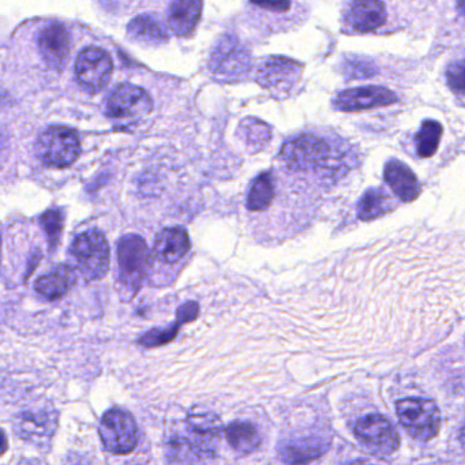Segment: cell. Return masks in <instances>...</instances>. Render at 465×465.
<instances>
[{"label":"cell","mask_w":465,"mask_h":465,"mask_svg":"<svg viewBox=\"0 0 465 465\" xmlns=\"http://www.w3.org/2000/svg\"><path fill=\"white\" fill-rule=\"evenodd\" d=\"M400 423L419 443H428L438 436L443 416L433 400L407 397L396 403Z\"/></svg>","instance_id":"cell-1"},{"label":"cell","mask_w":465,"mask_h":465,"mask_svg":"<svg viewBox=\"0 0 465 465\" xmlns=\"http://www.w3.org/2000/svg\"><path fill=\"white\" fill-rule=\"evenodd\" d=\"M252 69V56L245 44L234 35H224L217 41L209 59V70L214 79L235 82L247 76Z\"/></svg>","instance_id":"cell-2"},{"label":"cell","mask_w":465,"mask_h":465,"mask_svg":"<svg viewBox=\"0 0 465 465\" xmlns=\"http://www.w3.org/2000/svg\"><path fill=\"white\" fill-rule=\"evenodd\" d=\"M71 255L87 280L104 278L110 266V247L100 231L82 232L71 245Z\"/></svg>","instance_id":"cell-3"},{"label":"cell","mask_w":465,"mask_h":465,"mask_svg":"<svg viewBox=\"0 0 465 465\" xmlns=\"http://www.w3.org/2000/svg\"><path fill=\"white\" fill-rule=\"evenodd\" d=\"M81 152L79 136L64 126H51L38 137L37 154L44 164L55 168L70 167Z\"/></svg>","instance_id":"cell-4"},{"label":"cell","mask_w":465,"mask_h":465,"mask_svg":"<svg viewBox=\"0 0 465 465\" xmlns=\"http://www.w3.org/2000/svg\"><path fill=\"white\" fill-rule=\"evenodd\" d=\"M353 431L361 445L374 456L387 457L399 449V433L386 416L379 413L361 416Z\"/></svg>","instance_id":"cell-5"},{"label":"cell","mask_w":465,"mask_h":465,"mask_svg":"<svg viewBox=\"0 0 465 465\" xmlns=\"http://www.w3.org/2000/svg\"><path fill=\"white\" fill-rule=\"evenodd\" d=\"M103 445L111 453L128 454L138 443V428L131 413L113 408L103 416L99 428Z\"/></svg>","instance_id":"cell-6"},{"label":"cell","mask_w":465,"mask_h":465,"mask_svg":"<svg viewBox=\"0 0 465 465\" xmlns=\"http://www.w3.org/2000/svg\"><path fill=\"white\" fill-rule=\"evenodd\" d=\"M329 145L322 138L310 134L296 137L284 145L280 159L294 170H315L330 162Z\"/></svg>","instance_id":"cell-7"},{"label":"cell","mask_w":465,"mask_h":465,"mask_svg":"<svg viewBox=\"0 0 465 465\" xmlns=\"http://www.w3.org/2000/svg\"><path fill=\"white\" fill-rule=\"evenodd\" d=\"M118 263L121 283L136 292L148 272L149 250L146 242L138 235H125L118 243Z\"/></svg>","instance_id":"cell-8"},{"label":"cell","mask_w":465,"mask_h":465,"mask_svg":"<svg viewBox=\"0 0 465 465\" xmlns=\"http://www.w3.org/2000/svg\"><path fill=\"white\" fill-rule=\"evenodd\" d=\"M12 428L23 441L46 446L58 428V412L54 408H27L15 416Z\"/></svg>","instance_id":"cell-9"},{"label":"cell","mask_w":465,"mask_h":465,"mask_svg":"<svg viewBox=\"0 0 465 465\" xmlns=\"http://www.w3.org/2000/svg\"><path fill=\"white\" fill-rule=\"evenodd\" d=\"M154 108L151 95L142 87L121 84L111 93L107 115L116 120L136 121L148 116Z\"/></svg>","instance_id":"cell-10"},{"label":"cell","mask_w":465,"mask_h":465,"mask_svg":"<svg viewBox=\"0 0 465 465\" xmlns=\"http://www.w3.org/2000/svg\"><path fill=\"white\" fill-rule=\"evenodd\" d=\"M112 70L110 54L97 46L82 50L76 62L77 79L90 93H99L107 87Z\"/></svg>","instance_id":"cell-11"},{"label":"cell","mask_w":465,"mask_h":465,"mask_svg":"<svg viewBox=\"0 0 465 465\" xmlns=\"http://www.w3.org/2000/svg\"><path fill=\"white\" fill-rule=\"evenodd\" d=\"M394 103H397V95L392 90L382 87H363L343 90L333 100V104L338 111H347V112L387 107Z\"/></svg>","instance_id":"cell-12"},{"label":"cell","mask_w":465,"mask_h":465,"mask_svg":"<svg viewBox=\"0 0 465 465\" xmlns=\"http://www.w3.org/2000/svg\"><path fill=\"white\" fill-rule=\"evenodd\" d=\"M37 46L41 58L51 69H62L69 59L71 46L69 30L62 23H48L38 33Z\"/></svg>","instance_id":"cell-13"},{"label":"cell","mask_w":465,"mask_h":465,"mask_svg":"<svg viewBox=\"0 0 465 465\" xmlns=\"http://www.w3.org/2000/svg\"><path fill=\"white\" fill-rule=\"evenodd\" d=\"M302 70L298 62L270 56L258 69L257 82L266 89H291L298 82Z\"/></svg>","instance_id":"cell-14"},{"label":"cell","mask_w":465,"mask_h":465,"mask_svg":"<svg viewBox=\"0 0 465 465\" xmlns=\"http://www.w3.org/2000/svg\"><path fill=\"white\" fill-rule=\"evenodd\" d=\"M329 448V441L322 436H302L278 444V454L289 465L307 464L322 456Z\"/></svg>","instance_id":"cell-15"},{"label":"cell","mask_w":465,"mask_h":465,"mask_svg":"<svg viewBox=\"0 0 465 465\" xmlns=\"http://www.w3.org/2000/svg\"><path fill=\"white\" fill-rule=\"evenodd\" d=\"M386 21L385 4L376 0L353 2L348 7L345 22L358 33H370L378 29Z\"/></svg>","instance_id":"cell-16"},{"label":"cell","mask_w":465,"mask_h":465,"mask_svg":"<svg viewBox=\"0 0 465 465\" xmlns=\"http://www.w3.org/2000/svg\"><path fill=\"white\" fill-rule=\"evenodd\" d=\"M384 178L385 182L403 203H411L419 197L422 191L419 180L404 162L390 160L385 165Z\"/></svg>","instance_id":"cell-17"},{"label":"cell","mask_w":465,"mask_h":465,"mask_svg":"<svg viewBox=\"0 0 465 465\" xmlns=\"http://www.w3.org/2000/svg\"><path fill=\"white\" fill-rule=\"evenodd\" d=\"M190 252L187 232L180 227L165 228L157 235L154 255L164 263H177Z\"/></svg>","instance_id":"cell-18"},{"label":"cell","mask_w":465,"mask_h":465,"mask_svg":"<svg viewBox=\"0 0 465 465\" xmlns=\"http://www.w3.org/2000/svg\"><path fill=\"white\" fill-rule=\"evenodd\" d=\"M76 281V269L70 265H59L50 273L37 278L36 291L48 301H56L66 295Z\"/></svg>","instance_id":"cell-19"},{"label":"cell","mask_w":465,"mask_h":465,"mask_svg":"<svg viewBox=\"0 0 465 465\" xmlns=\"http://www.w3.org/2000/svg\"><path fill=\"white\" fill-rule=\"evenodd\" d=\"M187 425L188 430L194 436L193 443L190 444L200 453L208 452L209 439L219 436L223 428L219 416L211 411H191L188 413Z\"/></svg>","instance_id":"cell-20"},{"label":"cell","mask_w":465,"mask_h":465,"mask_svg":"<svg viewBox=\"0 0 465 465\" xmlns=\"http://www.w3.org/2000/svg\"><path fill=\"white\" fill-rule=\"evenodd\" d=\"M203 2L195 0H177L170 4L168 10V25L170 30L178 36L190 35L201 18Z\"/></svg>","instance_id":"cell-21"},{"label":"cell","mask_w":465,"mask_h":465,"mask_svg":"<svg viewBox=\"0 0 465 465\" xmlns=\"http://www.w3.org/2000/svg\"><path fill=\"white\" fill-rule=\"evenodd\" d=\"M200 307L195 302H187L178 310V320L170 327L162 328V329L149 330L139 338V345L144 347H159V345H168L170 341L177 337L179 328L186 322L194 321L198 317Z\"/></svg>","instance_id":"cell-22"},{"label":"cell","mask_w":465,"mask_h":465,"mask_svg":"<svg viewBox=\"0 0 465 465\" xmlns=\"http://www.w3.org/2000/svg\"><path fill=\"white\" fill-rule=\"evenodd\" d=\"M128 33L133 40L142 44L165 43L168 40L167 30L162 22L151 14L139 15L129 23Z\"/></svg>","instance_id":"cell-23"},{"label":"cell","mask_w":465,"mask_h":465,"mask_svg":"<svg viewBox=\"0 0 465 465\" xmlns=\"http://www.w3.org/2000/svg\"><path fill=\"white\" fill-rule=\"evenodd\" d=\"M226 436L229 445L237 453H253L262 443L257 426L250 422H232L231 425L227 426Z\"/></svg>","instance_id":"cell-24"},{"label":"cell","mask_w":465,"mask_h":465,"mask_svg":"<svg viewBox=\"0 0 465 465\" xmlns=\"http://www.w3.org/2000/svg\"><path fill=\"white\" fill-rule=\"evenodd\" d=\"M394 203L382 188H370L359 201L358 217L363 221L378 219L394 209Z\"/></svg>","instance_id":"cell-25"},{"label":"cell","mask_w":465,"mask_h":465,"mask_svg":"<svg viewBox=\"0 0 465 465\" xmlns=\"http://www.w3.org/2000/svg\"><path fill=\"white\" fill-rule=\"evenodd\" d=\"M275 197V185H273L272 175L263 172L255 178L250 186L249 195H247V209L252 212L265 211Z\"/></svg>","instance_id":"cell-26"},{"label":"cell","mask_w":465,"mask_h":465,"mask_svg":"<svg viewBox=\"0 0 465 465\" xmlns=\"http://www.w3.org/2000/svg\"><path fill=\"white\" fill-rule=\"evenodd\" d=\"M443 137V126L436 120L423 121L422 128L415 137L416 152L422 159H428L438 149L439 141Z\"/></svg>","instance_id":"cell-27"},{"label":"cell","mask_w":465,"mask_h":465,"mask_svg":"<svg viewBox=\"0 0 465 465\" xmlns=\"http://www.w3.org/2000/svg\"><path fill=\"white\" fill-rule=\"evenodd\" d=\"M240 134L249 146H253L254 151H260L270 141V131L268 126L262 121L255 119H245L240 125Z\"/></svg>","instance_id":"cell-28"},{"label":"cell","mask_w":465,"mask_h":465,"mask_svg":"<svg viewBox=\"0 0 465 465\" xmlns=\"http://www.w3.org/2000/svg\"><path fill=\"white\" fill-rule=\"evenodd\" d=\"M40 224L46 231L48 240H50L51 249L58 246L59 239H61L62 231L64 227V211L63 209H50L40 217Z\"/></svg>","instance_id":"cell-29"},{"label":"cell","mask_w":465,"mask_h":465,"mask_svg":"<svg viewBox=\"0 0 465 465\" xmlns=\"http://www.w3.org/2000/svg\"><path fill=\"white\" fill-rule=\"evenodd\" d=\"M345 72L353 79H371L377 72L374 64L369 59L353 58L345 61Z\"/></svg>","instance_id":"cell-30"},{"label":"cell","mask_w":465,"mask_h":465,"mask_svg":"<svg viewBox=\"0 0 465 465\" xmlns=\"http://www.w3.org/2000/svg\"><path fill=\"white\" fill-rule=\"evenodd\" d=\"M446 77H448L449 87L461 97L462 92H464V62L462 59L454 62L448 67Z\"/></svg>","instance_id":"cell-31"},{"label":"cell","mask_w":465,"mask_h":465,"mask_svg":"<svg viewBox=\"0 0 465 465\" xmlns=\"http://www.w3.org/2000/svg\"><path fill=\"white\" fill-rule=\"evenodd\" d=\"M253 6L258 7V9H266V10H273L276 9V12H286V9L291 7V4L289 2H276V4H252Z\"/></svg>","instance_id":"cell-32"},{"label":"cell","mask_w":465,"mask_h":465,"mask_svg":"<svg viewBox=\"0 0 465 465\" xmlns=\"http://www.w3.org/2000/svg\"><path fill=\"white\" fill-rule=\"evenodd\" d=\"M7 448H9V439H7L6 433L0 428V456L6 453Z\"/></svg>","instance_id":"cell-33"},{"label":"cell","mask_w":465,"mask_h":465,"mask_svg":"<svg viewBox=\"0 0 465 465\" xmlns=\"http://www.w3.org/2000/svg\"><path fill=\"white\" fill-rule=\"evenodd\" d=\"M18 465H46V462L41 461L38 459H25L20 462Z\"/></svg>","instance_id":"cell-34"},{"label":"cell","mask_w":465,"mask_h":465,"mask_svg":"<svg viewBox=\"0 0 465 465\" xmlns=\"http://www.w3.org/2000/svg\"><path fill=\"white\" fill-rule=\"evenodd\" d=\"M347 465H374L373 462L367 461L364 459L353 460V461L348 462Z\"/></svg>","instance_id":"cell-35"},{"label":"cell","mask_w":465,"mask_h":465,"mask_svg":"<svg viewBox=\"0 0 465 465\" xmlns=\"http://www.w3.org/2000/svg\"><path fill=\"white\" fill-rule=\"evenodd\" d=\"M0 252H2V235H0Z\"/></svg>","instance_id":"cell-36"}]
</instances>
